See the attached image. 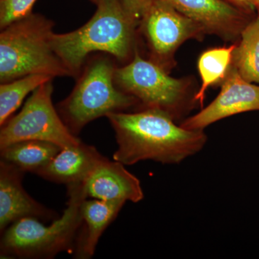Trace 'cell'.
<instances>
[{"instance_id":"cell-2","label":"cell","mask_w":259,"mask_h":259,"mask_svg":"<svg viewBox=\"0 0 259 259\" xmlns=\"http://www.w3.org/2000/svg\"><path fill=\"white\" fill-rule=\"evenodd\" d=\"M93 18L81 28L54 32L52 46L71 74L77 78L90 54L103 53L121 63L134 57L139 25L126 11L122 0H98Z\"/></svg>"},{"instance_id":"cell-17","label":"cell","mask_w":259,"mask_h":259,"mask_svg":"<svg viewBox=\"0 0 259 259\" xmlns=\"http://www.w3.org/2000/svg\"><path fill=\"white\" fill-rule=\"evenodd\" d=\"M236 45L215 48L204 51L198 61V70L202 79V86L195 94L194 100L203 105L204 95L209 86L225 79L233 61Z\"/></svg>"},{"instance_id":"cell-19","label":"cell","mask_w":259,"mask_h":259,"mask_svg":"<svg viewBox=\"0 0 259 259\" xmlns=\"http://www.w3.org/2000/svg\"><path fill=\"white\" fill-rule=\"evenodd\" d=\"M36 0H1L0 1V28H6L10 24L31 14Z\"/></svg>"},{"instance_id":"cell-1","label":"cell","mask_w":259,"mask_h":259,"mask_svg":"<svg viewBox=\"0 0 259 259\" xmlns=\"http://www.w3.org/2000/svg\"><path fill=\"white\" fill-rule=\"evenodd\" d=\"M106 117L117 141L113 159L124 165L146 160L179 164L200 152L207 142L204 131L177 125L171 115L157 109L112 112Z\"/></svg>"},{"instance_id":"cell-21","label":"cell","mask_w":259,"mask_h":259,"mask_svg":"<svg viewBox=\"0 0 259 259\" xmlns=\"http://www.w3.org/2000/svg\"><path fill=\"white\" fill-rule=\"evenodd\" d=\"M227 1L238 7L240 9L243 10V11L246 12L248 14L253 13L255 10L254 7L252 5L250 0H227Z\"/></svg>"},{"instance_id":"cell-23","label":"cell","mask_w":259,"mask_h":259,"mask_svg":"<svg viewBox=\"0 0 259 259\" xmlns=\"http://www.w3.org/2000/svg\"><path fill=\"white\" fill-rule=\"evenodd\" d=\"M90 1L93 2V3H96L98 2V0H90Z\"/></svg>"},{"instance_id":"cell-22","label":"cell","mask_w":259,"mask_h":259,"mask_svg":"<svg viewBox=\"0 0 259 259\" xmlns=\"http://www.w3.org/2000/svg\"><path fill=\"white\" fill-rule=\"evenodd\" d=\"M250 2L254 7L255 10L258 12V16L259 17V0H250Z\"/></svg>"},{"instance_id":"cell-20","label":"cell","mask_w":259,"mask_h":259,"mask_svg":"<svg viewBox=\"0 0 259 259\" xmlns=\"http://www.w3.org/2000/svg\"><path fill=\"white\" fill-rule=\"evenodd\" d=\"M155 0H122L127 13L138 25Z\"/></svg>"},{"instance_id":"cell-9","label":"cell","mask_w":259,"mask_h":259,"mask_svg":"<svg viewBox=\"0 0 259 259\" xmlns=\"http://www.w3.org/2000/svg\"><path fill=\"white\" fill-rule=\"evenodd\" d=\"M250 111H259V86L243 79L233 66L228 70L218 96L180 125L186 129L204 131L218 121Z\"/></svg>"},{"instance_id":"cell-5","label":"cell","mask_w":259,"mask_h":259,"mask_svg":"<svg viewBox=\"0 0 259 259\" xmlns=\"http://www.w3.org/2000/svg\"><path fill=\"white\" fill-rule=\"evenodd\" d=\"M68 194L67 207L49 226L24 218L7 228L0 243L2 258H51L74 249L83 223L81 203L88 198L83 182L68 186Z\"/></svg>"},{"instance_id":"cell-7","label":"cell","mask_w":259,"mask_h":259,"mask_svg":"<svg viewBox=\"0 0 259 259\" xmlns=\"http://www.w3.org/2000/svg\"><path fill=\"white\" fill-rule=\"evenodd\" d=\"M53 80L42 83L25 102L21 111L1 126L0 148L19 141H47L61 148L72 147L82 141L65 125L52 102Z\"/></svg>"},{"instance_id":"cell-11","label":"cell","mask_w":259,"mask_h":259,"mask_svg":"<svg viewBox=\"0 0 259 259\" xmlns=\"http://www.w3.org/2000/svg\"><path fill=\"white\" fill-rule=\"evenodd\" d=\"M25 172L14 165L0 161V231L24 218L56 220V212L32 198L22 185Z\"/></svg>"},{"instance_id":"cell-15","label":"cell","mask_w":259,"mask_h":259,"mask_svg":"<svg viewBox=\"0 0 259 259\" xmlns=\"http://www.w3.org/2000/svg\"><path fill=\"white\" fill-rule=\"evenodd\" d=\"M1 149V160L24 172L36 174L61 151L60 146L47 141H19Z\"/></svg>"},{"instance_id":"cell-12","label":"cell","mask_w":259,"mask_h":259,"mask_svg":"<svg viewBox=\"0 0 259 259\" xmlns=\"http://www.w3.org/2000/svg\"><path fill=\"white\" fill-rule=\"evenodd\" d=\"M120 162L105 157L83 182L87 197L109 202L137 203L144 198L141 182Z\"/></svg>"},{"instance_id":"cell-3","label":"cell","mask_w":259,"mask_h":259,"mask_svg":"<svg viewBox=\"0 0 259 259\" xmlns=\"http://www.w3.org/2000/svg\"><path fill=\"white\" fill-rule=\"evenodd\" d=\"M54 23L31 13L2 29L0 34V82L32 74L71 77L54 50Z\"/></svg>"},{"instance_id":"cell-13","label":"cell","mask_w":259,"mask_h":259,"mask_svg":"<svg viewBox=\"0 0 259 259\" xmlns=\"http://www.w3.org/2000/svg\"><path fill=\"white\" fill-rule=\"evenodd\" d=\"M104 158L96 148L81 142L77 146L61 148L36 175L67 186L83 183Z\"/></svg>"},{"instance_id":"cell-10","label":"cell","mask_w":259,"mask_h":259,"mask_svg":"<svg viewBox=\"0 0 259 259\" xmlns=\"http://www.w3.org/2000/svg\"><path fill=\"white\" fill-rule=\"evenodd\" d=\"M205 32L232 40L241 35L250 23L248 13L223 0H166Z\"/></svg>"},{"instance_id":"cell-16","label":"cell","mask_w":259,"mask_h":259,"mask_svg":"<svg viewBox=\"0 0 259 259\" xmlns=\"http://www.w3.org/2000/svg\"><path fill=\"white\" fill-rule=\"evenodd\" d=\"M241 36V42L233 53V66L243 79L259 83L258 16L246 25Z\"/></svg>"},{"instance_id":"cell-6","label":"cell","mask_w":259,"mask_h":259,"mask_svg":"<svg viewBox=\"0 0 259 259\" xmlns=\"http://www.w3.org/2000/svg\"><path fill=\"white\" fill-rule=\"evenodd\" d=\"M116 86L136 99L144 109H157L174 119L183 112L188 102V83L175 79L161 66L146 60L136 49L128 63L117 66Z\"/></svg>"},{"instance_id":"cell-14","label":"cell","mask_w":259,"mask_h":259,"mask_svg":"<svg viewBox=\"0 0 259 259\" xmlns=\"http://www.w3.org/2000/svg\"><path fill=\"white\" fill-rule=\"evenodd\" d=\"M124 204V202L97 199L87 198L83 201L81 213L83 228H81L76 241V258L85 259L93 256L100 237L117 218Z\"/></svg>"},{"instance_id":"cell-4","label":"cell","mask_w":259,"mask_h":259,"mask_svg":"<svg viewBox=\"0 0 259 259\" xmlns=\"http://www.w3.org/2000/svg\"><path fill=\"white\" fill-rule=\"evenodd\" d=\"M115 61L103 53L89 56L72 92L58 104V112L74 136L92 121L139 104L136 98L116 86Z\"/></svg>"},{"instance_id":"cell-18","label":"cell","mask_w":259,"mask_h":259,"mask_svg":"<svg viewBox=\"0 0 259 259\" xmlns=\"http://www.w3.org/2000/svg\"><path fill=\"white\" fill-rule=\"evenodd\" d=\"M54 79L44 74H32L0 85V125L3 126L21 105L24 99L42 83Z\"/></svg>"},{"instance_id":"cell-8","label":"cell","mask_w":259,"mask_h":259,"mask_svg":"<svg viewBox=\"0 0 259 259\" xmlns=\"http://www.w3.org/2000/svg\"><path fill=\"white\" fill-rule=\"evenodd\" d=\"M139 27L149 50V60L166 71L173 66L177 49L188 39L199 37L205 32L200 25L166 0H155Z\"/></svg>"}]
</instances>
